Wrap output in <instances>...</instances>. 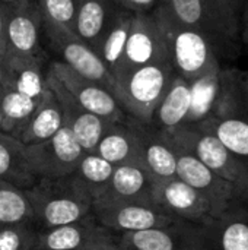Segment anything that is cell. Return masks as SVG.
<instances>
[{"label": "cell", "instance_id": "6da1fadb", "mask_svg": "<svg viewBox=\"0 0 248 250\" xmlns=\"http://www.w3.org/2000/svg\"><path fill=\"white\" fill-rule=\"evenodd\" d=\"M158 6L181 25L209 38L221 62L241 54L244 0H158Z\"/></svg>", "mask_w": 248, "mask_h": 250}, {"label": "cell", "instance_id": "7a4b0ae2", "mask_svg": "<svg viewBox=\"0 0 248 250\" xmlns=\"http://www.w3.org/2000/svg\"><path fill=\"white\" fill-rule=\"evenodd\" d=\"M25 195L38 230L70 224L92 214L94 199L75 173L41 177L25 190Z\"/></svg>", "mask_w": 248, "mask_h": 250}, {"label": "cell", "instance_id": "3957f363", "mask_svg": "<svg viewBox=\"0 0 248 250\" xmlns=\"http://www.w3.org/2000/svg\"><path fill=\"white\" fill-rule=\"evenodd\" d=\"M174 75L175 72L170 62L115 72L113 73V95L127 117L151 125L153 111Z\"/></svg>", "mask_w": 248, "mask_h": 250}, {"label": "cell", "instance_id": "277c9868", "mask_svg": "<svg viewBox=\"0 0 248 250\" xmlns=\"http://www.w3.org/2000/svg\"><path fill=\"white\" fill-rule=\"evenodd\" d=\"M153 13L167 42L170 63L177 75L190 82L203 73L222 66L209 38L196 29L181 25L159 6L153 9Z\"/></svg>", "mask_w": 248, "mask_h": 250}, {"label": "cell", "instance_id": "5b68a950", "mask_svg": "<svg viewBox=\"0 0 248 250\" xmlns=\"http://www.w3.org/2000/svg\"><path fill=\"white\" fill-rule=\"evenodd\" d=\"M164 133L171 146L189 152L215 174L232 183L244 196H248L247 177L205 122L194 126H180Z\"/></svg>", "mask_w": 248, "mask_h": 250}, {"label": "cell", "instance_id": "8992f818", "mask_svg": "<svg viewBox=\"0 0 248 250\" xmlns=\"http://www.w3.org/2000/svg\"><path fill=\"white\" fill-rule=\"evenodd\" d=\"M92 215L101 226L107 227L117 236L181 221L167 214L153 201L94 202Z\"/></svg>", "mask_w": 248, "mask_h": 250}, {"label": "cell", "instance_id": "52a82bcc", "mask_svg": "<svg viewBox=\"0 0 248 250\" xmlns=\"http://www.w3.org/2000/svg\"><path fill=\"white\" fill-rule=\"evenodd\" d=\"M120 250H209L206 226L177 221L117 236Z\"/></svg>", "mask_w": 248, "mask_h": 250}, {"label": "cell", "instance_id": "ba28073f", "mask_svg": "<svg viewBox=\"0 0 248 250\" xmlns=\"http://www.w3.org/2000/svg\"><path fill=\"white\" fill-rule=\"evenodd\" d=\"M42 35L48 40L51 50L60 57L58 62L64 63L76 73L101 83L113 92L114 76L98 56L83 40H80L73 31L42 25Z\"/></svg>", "mask_w": 248, "mask_h": 250}, {"label": "cell", "instance_id": "9c48e42d", "mask_svg": "<svg viewBox=\"0 0 248 250\" xmlns=\"http://www.w3.org/2000/svg\"><path fill=\"white\" fill-rule=\"evenodd\" d=\"M172 149L177 161V177L193 188L206 201L213 220L221 217L234 201L244 196L232 183L215 174L189 152L174 146Z\"/></svg>", "mask_w": 248, "mask_h": 250}, {"label": "cell", "instance_id": "30bf717a", "mask_svg": "<svg viewBox=\"0 0 248 250\" xmlns=\"http://www.w3.org/2000/svg\"><path fill=\"white\" fill-rule=\"evenodd\" d=\"M85 151L67 127H61L50 139L26 145V160L37 179L73 174Z\"/></svg>", "mask_w": 248, "mask_h": 250}, {"label": "cell", "instance_id": "8fae6325", "mask_svg": "<svg viewBox=\"0 0 248 250\" xmlns=\"http://www.w3.org/2000/svg\"><path fill=\"white\" fill-rule=\"evenodd\" d=\"M168 62L167 42L153 10L148 13H134L123 57L113 73Z\"/></svg>", "mask_w": 248, "mask_h": 250}, {"label": "cell", "instance_id": "7c38bea8", "mask_svg": "<svg viewBox=\"0 0 248 250\" xmlns=\"http://www.w3.org/2000/svg\"><path fill=\"white\" fill-rule=\"evenodd\" d=\"M47 70L54 75L56 79L66 88V91L88 111L110 123L124 122L127 119L113 92L101 83L76 73L73 69L58 60L51 62Z\"/></svg>", "mask_w": 248, "mask_h": 250}, {"label": "cell", "instance_id": "4fadbf2b", "mask_svg": "<svg viewBox=\"0 0 248 250\" xmlns=\"http://www.w3.org/2000/svg\"><path fill=\"white\" fill-rule=\"evenodd\" d=\"M42 21L37 0H18L10 4L6 31V54L45 62L41 45Z\"/></svg>", "mask_w": 248, "mask_h": 250}, {"label": "cell", "instance_id": "5bb4252c", "mask_svg": "<svg viewBox=\"0 0 248 250\" xmlns=\"http://www.w3.org/2000/svg\"><path fill=\"white\" fill-rule=\"evenodd\" d=\"M136 145V163L153 182L177 177L175 152L165 133L152 125H146L127 117Z\"/></svg>", "mask_w": 248, "mask_h": 250}, {"label": "cell", "instance_id": "9a60e30c", "mask_svg": "<svg viewBox=\"0 0 248 250\" xmlns=\"http://www.w3.org/2000/svg\"><path fill=\"white\" fill-rule=\"evenodd\" d=\"M153 202L177 220L208 226L213 218L206 201L178 177L155 182L152 189Z\"/></svg>", "mask_w": 248, "mask_h": 250}, {"label": "cell", "instance_id": "2e32d148", "mask_svg": "<svg viewBox=\"0 0 248 250\" xmlns=\"http://www.w3.org/2000/svg\"><path fill=\"white\" fill-rule=\"evenodd\" d=\"M107 243H117V234L92 214L70 224L38 230V250H76Z\"/></svg>", "mask_w": 248, "mask_h": 250}, {"label": "cell", "instance_id": "e0dca14e", "mask_svg": "<svg viewBox=\"0 0 248 250\" xmlns=\"http://www.w3.org/2000/svg\"><path fill=\"white\" fill-rule=\"evenodd\" d=\"M45 79L47 86L54 92L61 107L63 126L73 133L85 152H94L99 138L102 136L110 122H105L104 119L83 108L48 70Z\"/></svg>", "mask_w": 248, "mask_h": 250}, {"label": "cell", "instance_id": "ac0fdd59", "mask_svg": "<svg viewBox=\"0 0 248 250\" xmlns=\"http://www.w3.org/2000/svg\"><path fill=\"white\" fill-rule=\"evenodd\" d=\"M206 230L209 250H248V196L234 201Z\"/></svg>", "mask_w": 248, "mask_h": 250}, {"label": "cell", "instance_id": "d6986e66", "mask_svg": "<svg viewBox=\"0 0 248 250\" xmlns=\"http://www.w3.org/2000/svg\"><path fill=\"white\" fill-rule=\"evenodd\" d=\"M44 62L15 54H6L1 64L0 85L9 86L32 100L39 101L47 86V72L42 70Z\"/></svg>", "mask_w": 248, "mask_h": 250}, {"label": "cell", "instance_id": "ffe728a7", "mask_svg": "<svg viewBox=\"0 0 248 250\" xmlns=\"http://www.w3.org/2000/svg\"><path fill=\"white\" fill-rule=\"evenodd\" d=\"M121 10L113 0H82L73 32L98 53L102 37Z\"/></svg>", "mask_w": 248, "mask_h": 250}, {"label": "cell", "instance_id": "44dd1931", "mask_svg": "<svg viewBox=\"0 0 248 250\" xmlns=\"http://www.w3.org/2000/svg\"><path fill=\"white\" fill-rule=\"evenodd\" d=\"M153 180L137 164L115 166L104 195L94 202L113 201H153Z\"/></svg>", "mask_w": 248, "mask_h": 250}, {"label": "cell", "instance_id": "7402d4cb", "mask_svg": "<svg viewBox=\"0 0 248 250\" xmlns=\"http://www.w3.org/2000/svg\"><path fill=\"white\" fill-rule=\"evenodd\" d=\"M191 105L190 82L180 75H174L167 92L153 111L151 125L162 132L184 126Z\"/></svg>", "mask_w": 248, "mask_h": 250}, {"label": "cell", "instance_id": "603a6c76", "mask_svg": "<svg viewBox=\"0 0 248 250\" xmlns=\"http://www.w3.org/2000/svg\"><path fill=\"white\" fill-rule=\"evenodd\" d=\"M0 180L22 190L29 189L38 180L26 160V145L20 139L0 133Z\"/></svg>", "mask_w": 248, "mask_h": 250}, {"label": "cell", "instance_id": "cb8c5ba5", "mask_svg": "<svg viewBox=\"0 0 248 250\" xmlns=\"http://www.w3.org/2000/svg\"><path fill=\"white\" fill-rule=\"evenodd\" d=\"M63 127V113L57 97L48 88L28 120L19 139L23 145H35L50 139Z\"/></svg>", "mask_w": 248, "mask_h": 250}, {"label": "cell", "instance_id": "d4e9b609", "mask_svg": "<svg viewBox=\"0 0 248 250\" xmlns=\"http://www.w3.org/2000/svg\"><path fill=\"white\" fill-rule=\"evenodd\" d=\"M94 152L114 167L123 164H137L134 136L127 119L124 122L110 123L99 138Z\"/></svg>", "mask_w": 248, "mask_h": 250}, {"label": "cell", "instance_id": "484cf974", "mask_svg": "<svg viewBox=\"0 0 248 250\" xmlns=\"http://www.w3.org/2000/svg\"><path fill=\"white\" fill-rule=\"evenodd\" d=\"M205 123L224 144L248 180V122L246 117H209Z\"/></svg>", "mask_w": 248, "mask_h": 250}, {"label": "cell", "instance_id": "4316f807", "mask_svg": "<svg viewBox=\"0 0 248 250\" xmlns=\"http://www.w3.org/2000/svg\"><path fill=\"white\" fill-rule=\"evenodd\" d=\"M221 72L222 66H218L202 76L190 81L191 105L184 126H194L212 116L215 103L221 89Z\"/></svg>", "mask_w": 248, "mask_h": 250}, {"label": "cell", "instance_id": "83f0119b", "mask_svg": "<svg viewBox=\"0 0 248 250\" xmlns=\"http://www.w3.org/2000/svg\"><path fill=\"white\" fill-rule=\"evenodd\" d=\"M41 101V100H39ZM39 101L32 100L9 86L0 85V108L3 114V133L19 139L28 120Z\"/></svg>", "mask_w": 248, "mask_h": 250}, {"label": "cell", "instance_id": "f1b7e54d", "mask_svg": "<svg viewBox=\"0 0 248 250\" xmlns=\"http://www.w3.org/2000/svg\"><path fill=\"white\" fill-rule=\"evenodd\" d=\"M133 16H134V13L123 9L115 16L113 23L108 26V29L99 44L98 56L102 59V62L107 64V67L110 69L111 73L115 70V67L118 66L120 60L123 57L127 37H129V32L132 28Z\"/></svg>", "mask_w": 248, "mask_h": 250}, {"label": "cell", "instance_id": "f546056e", "mask_svg": "<svg viewBox=\"0 0 248 250\" xmlns=\"http://www.w3.org/2000/svg\"><path fill=\"white\" fill-rule=\"evenodd\" d=\"M114 166L96 155L95 152H85L80 158L75 174L85 185L92 199H99L113 176Z\"/></svg>", "mask_w": 248, "mask_h": 250}, {"label": "cell", "instance_id": "4dcf8cb0", "mask_svg": "<svg viewBox=\"0 0 248 250\" xmlns=\"http://www.w3.org/2000/svg\"><path fill=\"white\" fill-rule=\"evenodd\" d=\"M22 223L34 224L25 190L0 180V226Z\"/></svg>", "mask_w": 248, "mask_h": 250}, {"label": "cell", "instance_id": "1f68e13d", "mask_svg": "<svg viewBox=\"0 0 248 250\" xmlns=\"http://www.w3.org/2000/svg\"><path fill=\"white\" fill-rule=\"evenodd\" d=\"M82 0H37L42 25L73 31Z\"/></svg>", "mask_w": 248, "mask_h": 250}, {"label": "cell", "instance_id": "d6a6232c", "mask_svg": "<svg viewBox=\"0 0 248 250\" xmlns=\"http://www.w3.org/2000/svg\"><path fill=\"white\" fill-rule=\"evenodd\" d=\"M0 250H38V229L32 223L0 226Z\"/></svg>", "mask_w": 248, "mask_h": 250}, {"label": "cell", "instance_id": "836d02e7", "mask_svg": "<svg viewBox=\"0 0 248 250\" xmlns=\"http://www.w3.org/2000/svg\"><path fill=\"white\" fill-rule=\"evenodd\" d=\"M121 9L132 13H148L158 6V0H113Z\"/></svg>", "mask_w": 248, "mask_h": 250}, {"label": "cell", "instance_id": "e575fe53", "mask_svg": "<svg viewBox=\"0 0 248 250\" xmlns=\"http://www.w3.org/2000/svg\"><path fill=\"white\" fill-rule=\"evenodd\" d=\"M10 13V4L0 1V59L6 56V31H7V19Z\"/></svg>", "mask_w": 248, "mask_h": 250}, {"label": "cell", "instance_id": "d590c367", "mask_svg": "<svg viewBox=\"0 0 248 250\" xmlns=\"http://www.w3.org/2000/svg\"><path fill=\"white\" fill-rule=\"evenodd\" d=\"M241 40H243V44L248 47V0H244V7H243V28H241Z\"/></svg>", "mask_w": 248, "mask_h": 250}, {"label": "cell", "instance_id": "8d00e7d4", "mask_svg": "<svg viewBox=\"0 0 248 250\" xmlns=\"http://www.w3.org/2000/svg\"><path fill=\"white\" fill-rule=\"evenodd\" d=\"M243 88H244V117L248 122V70L243 72Z\"/></svg>", "mask_w": 248, "mask_h": 250}, {"label": "cell", "instance_id": "74e56055", "mask_svg": "<svg viewBox=\"0 0 248 250\" xmlns=\"http://www.w3.org/2000/svg\"><path fill=\"white\" fill-rule=\"evenodd\" d=\"M76 250H120L117 243H107V245H96V246H89V248H82Z\"/></svg>", "mask_w": 248, "mask_h": 250}, {"label": "cell", "instance_id": "f35d334b", "mask_svg": "<svg viewBox=\"0 0 248 250\" xmlns=\"http://www.w3.org/2000/svg\"><path fill=\"white\" fill-rule=\"evenodd\" d=\"M3 132V114H1V108H0V133Z\"/></svg>", "mask_w": 248, "mask_h": 250}, {"label": "cell", "instance_id": "ab89813d", "mask_svg": "<svg viewBox=\"0 0 248 250\" xmlns=\"http://www.w3.org/2000/svg\"><path fill=\"white\" fill-rule=\"evenodd\" d=\"M0 1H3V3H7V4H12V3L18 1V0H0Z\"/></svg>", "mask_w": 248, "mask_h": 250}, {"label": "cell", "instance_id": "60d3db41", "mask_svg": "<svg viewBox=\"0 0 248 250\" xmlns=\"http://www.w3.org/2000/svg\"><path fill=\"white\" fill-rule=\"evenodd\" d=\"M1 64H3V59H0V75H1Z\"/></svg>", "mask_w": 248, "mask_h": 250}]
</instances>
